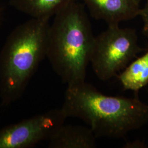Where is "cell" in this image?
Returning a JSON list of instances; mask_svg holds the SVG:
<instances>
[{"label":"cell","instance_id":"1","mask_svg":"<svg viewBox=\"0 0 148 148\" xmlns=\"http://www.w3.org/2000/svg\"><path fill=\"white\" fill-rule=\"evenodd\" d=\"M62 109L86 123L96 137L120 138L148 122V104L136 97L104 95L84 81L68 86Z\"/></svg>","mask_w":148,"mask_h":148},{"label":"cell","instance_id":"2","mask_svg":"<svg viewBox=\"0 0 148 148\" xmlns=\"http://www.w3.org/2000/svg\"><path fill=\"white\" fill-rule=\"evenodd\" d=\"M95 37L85 5L78 1L54 15L48 31L46 57L68 86L85 81Z\"/></svg>","mask_w":148,"mask_h":148},{"label":"cell","instance_id":"3","mask_svg":"<svg viewBox=\"0 0 148 148\" xmlns=\"http://www.w3.org/2000/svg\"><path fill=\"white\" fill-rule=\"evenodd\" d=\"M49 19L32 18L7 37L0 52V98L3 106L21 97L46 57Z\"/></svg>","mask_w":148,"mask_h":148},{"label":"cell","instance_id":"4","mask_svg":"<svg viewBox=\"0 0 148 148\" xmlns=\"http://www.w3.org/2000/svg\"><path fill=\"white\" fill-rule=\"evenodd\" d=\"M143 51L134 29L108 26L95 37L90 63L97 77L107 81L118 75Z\"/></svg>","mask_w":148,"mask_h":148},{"label":"cell","instance_id":"5","mask_svg":"<svg viewBox=\"0 0 148 148\" xmlns=\"http://www.w3.org/2000/svg\"><path fill=\"white\" fill-rule=\"evenodd\" d=\"M68 118L63 110L54 109L0 129V148H27L49 140Z\"/></svg>","mask_w":148,"mask_h":148},{"label":"cell","instance_id":"6","mask_svg":"<svg viewBox=\"0 0 148 148\" xmlns=\"http://www.w3.org/2000/svg\"><path fill=\"white\" fill-rule=\"evenodd\" d=\"M79 1V0H76ZM92 17L108 26L119 25L139 16L140 8L136 0H80Z\"/></svg>","mask_w":148,"mask_h":148},{"label":"cell","instance_id":"7","mask_svg":"<svg viewBox=\"0 0 148 148\" xmlns=\"http://www.w3.org/2000/svg\"><path fill=\"white\" fill-rule=\"evenodd\" d=\"M96 138L90 127L64 125L49 140L48 148H95Z\"/></svg>","mask_w":148,"mask_h":148},{"label":"cell","instance_id":"8","mask_svg":"<svg viewBox=\"0 0 148 148\" xmlns=\"http://www.w3.org/2000/svg\"><path fill=\"white\" fill-rule=\"evenodd\" d=\"M73 1L76 0H10V3L32 18L50 19Z\"/></svg>","mask_w":148,"mask_h":148},{"label":"cell","instance_id":"9","mask_svg":"<svg viewBox=\"0 0 148 148\" xmlns=\"http://www.w3.org/2000/svg\"><path fill=\"white\" fill-rule=\"evenodd\" d=\"M118 79L126 90L138 92L148 85V51L129 64Z\"/></svg>","mask_w":148,"mask_h":148},{"label":"cell","instance_id":"10","mask_svg":"<svg viewBox=\"0 0 148 148\" xmlns=\"http://www.w3.org/2000/svg\"><path fill=\"white\" fill-rule=\"evenodd\" d=\"M143 22V34L145 36L148 38V0L142 8H140L139 15Z\"/></svg>","mask_w":148,"mask_h":148},{"label":"cell","instance_id":"11","mask_svg":"<svg viewBox=\"0 0 148 148\" xmlns=\"http://www.w3.org/2000/svg\"><path fill=\"white\" fill-rule=\"evenodd\" d=\"M136 1H137V2L138 3H140V1H141V0H136Z\"/></svg>","mask_w":148,"mask_h":148}]
</instances>
